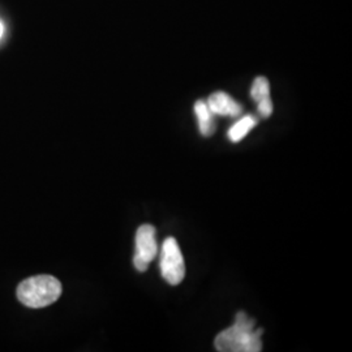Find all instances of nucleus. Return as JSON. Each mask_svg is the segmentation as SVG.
<instances>
[{
    "label": "nucleus",
    "mask_w": 352,
    "mask_h": 352,
    "mask_svg": "<svg viewBox=\"0 0 352 352\" xmlns=\"http://www.w3.org/2000/svg\"><path fill=\"white\" fill-rule=\"evenodd\" d=\"M256 321L245 312H238L235 324L221 331L214 340L219 352H260L263 350V329H256Z\"/></svg>",
    "instance_id": "obj_1"
},
{
    "label": "nucleus",
    "mask_w": 352,
    "mask_h": 352,
    "mask_svg": "<svg viewBox=\"0 0 352 352\" xmlns=\"http://www.w3.org/2000/svg\"><path fill=\"white\" fill-rule=\"evenodd\" d=\"M62 295V283L52 276L28 278L17 287V298L29 308H45Z\"/></svg>",
    "instance_id": "obj_2"
},
{
    "label": "nucleus",
    "mask_w": 352,
    "mask_h": 352,
    "mask_svg": "<svg viewBox=\"0 0 352 352\" xmlns=\"http://www.w3.org/2000/svg\"><path fill=\"white\" fill-rule=\"evenodd\" d=\"M161 273L164 280L173 286L179 285L186 276L184 258L174 238H167L161 250Z\"/></svg>",
    "instance_id": "obj_3"
},
{
    "label": "nucleus",
    "mask_w": 352,
    "mask_h": 352,
    "mask_svg": "<svg viewBox=\"0 0 352 352\" xmlns=\"http://www.w3.org/2000/svg\"><path fill=\"white\" fill-rule=\"evenodd\" d=\"M155 232V228L151 225H142L136 232V253L133 257V264L141 273L148 270L151 261L158 254Z\"/></svg>",
    "instance_id": "obj_4"
},
{
    "label": "nucleus",
    "mask_w": 352,
    "mask_h": 352,
    "mask_svg": "<svg viewBox=\"0 0 352 352\" xmlns=\"http://www.w3.org/2000/svg\"><path fill=\"white\" fill-rule=\"evenodd\" d=\"M206 103L214 115L236 118L241 115L243 111L241 104L235 101L232 97H230L225 91H215L209 97Z\"/></svg>",
    "instance_id": "obj_5"
},
{
    "label": "nucleus",
    "mask_w": 352,
    "mask_h": 352,
    "mask_svg": "<svg viewBox=\"0 0 352 352\" xmlns=\"http://www.w3.org/2000/svg\"><path fill=\"white\" fill-rule=\"evenodd\" d=\"M195 113L199 122L200 133L204 138H210L215 132V123H214V113L210 111L208 103L204 101L196 102Z\"/></svg>",
    "instance_id": "obj_6"
},
{
    "label": "nucleus",
    "mask_w": 352,
    "mask_h": 352,
    "mask_svg": "<svg viewBox=\"0 0 352 352\" xmlns=\"http://www.w3.org/2000/svg\"><path fill=\"white\" fill-rule=\"evenodd\" d=\"M256 124H257V119L254 116H252V115L243 116L240 120H238L234 126L228 129L227 136L231 142H239L251 132Z\"/></svg>",
    "instance_id": "obj_7"
},
{
    "label": "nucleus",
    "mask_w": 352,
    "mask_h": 352,
    "mask_svg": "<svg viewBox=\"0 0 352 352\" xmlns=\"http://www.w3.org/2000/svg\"><path fill=\"white\" fill-rule=\"evenodd\" d=\"M251 97L256 103L270 98V85L266 77L264 76L256 77V80L252 84Z\"/></svg>",
    "instance_id": "obj_8"
},
{
    "label": "nucleus",
    "mask_w": 352,
    "mask_h": 352,
    "mask_svg": "<svg viewBox=\"0 0 352 352\" xmlns=\"http://www.w3.org/2000/svg\"><path fill=\"white\" fill-rule=\"evenodd\" d=\"M257 111H258L261 118H269L273 113V102H272V98L265 100L263 102H258L257 103Z\"/></svg>",
    "instance_id": "obj_9"
},
{
    "label": "nucleus",
    "mask_w": 352,
    "mask_h": 352,
    "mask_svg": "<svg viewBox=\"0 0 352 352\" xmlns=\"http://www.w3.org/2000/svg\"><path fill=\"white\" fill-rule=\"evenodd\" d=\"M4 33H6V26L3 24V21L0 20V39L4 37Z\"/></svg>",
    "instance_id": "obj_10"
}]
</instances>
